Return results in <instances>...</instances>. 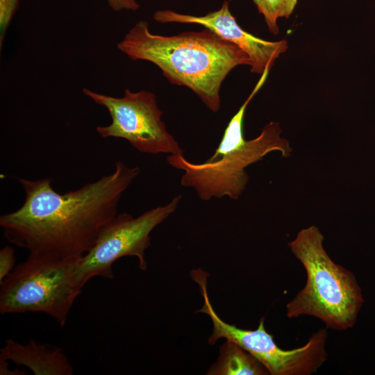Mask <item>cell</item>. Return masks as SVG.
<instances>
[{
    "mask_svg": "<svg viewBox=\"0 0 375 375\" xmlns=\"http://www.w3.org/2000/svg\"><path fill=\"white\" fill-rule=\"evenodd\" d=\"M19 0H0V47L10 22L17 9Z\"/></svg>",
    "mask_w": 375,
    "mask_h": 375,
    "instance_id": "4fadbf2b",
    "label": "cell"
},
{
    "mask_svg": "<svg viewBox=\"0 0 375 375\" xmlns=\"http://www.w3.org/2000/svg\"><path fill=\"white\" fill-rule=\"evenodd\" d=\"M297 0H260L258 12L263 15L269 30L273 34L278 33L277 19L288 18L294 10Z\"/></svg>",
    "mask_w": 375,
    "mask_h": 375,
    "instance_id": "7c38bea8",
    "label": "cell"
},
{
    "mask_svg": "<svg viewBox=\"0 0 375 375\" xmlns=\"http://www.w3.org/2000/svg\"><path fill=\"white\" fill-rule=\"evenodd\" d=\"M153 17L155 21L160 23L197 24L210 29L247 53L251 60V72L260 75L265 70H270L275 60L288 48L285 40L277 42L267 41L242 29L231 13L227 1L223 3L218 10L203 16L185 15L170 10H162L156 11Z\"/></svg>",
    "mask_w": 375,
    "mask_h": 375,
    "instance_id": "9c48e42d",
    "label": "cell"
},
{
    "mask_svg": "<svg viewBox=\"0 0 375 375\" xmlns=\"http://www.w3.org/2000/svg\"><path fill=\"white\" fill-rule=\"evenodd\" d=\"M117 47L131 60L156 65L171 83L189 88L214 112L220 108V88L228 73L251 65L242 49L206 28L164 36L152 33L141 20Z\"/></svg>",
    "mask_w": 375,
    "mask_h": 375,
    "instance_id": "7a4b0ae2",
    "label": "cell"
},
{
    "mask_svg": "<svg viewBox=\"0 0 375 375\" xmlns=\"http://www.w3.org/2000/svg\"><path fill=\"white\" fill-rule=\"evenodd\" d=\"M83 93L109 112L111 123L97 126L103 138L127 140L136 150L149 154H183L178 142L168 132L162 120V112L153 93L126 89L122 97H115L88 88Z\"/></svg>",
    "mask_w": 375,
    "mask_h": 375,
    "instance_id": "52a82bcc",
    "label": "cell"
},
{
    "mask_svg": "<svg viewBox=\"0 0 375 375\" xmlns=\"http://www.w3.org/2000/svg\"><path fill=\"white\" fill-rule=\"evenodd\" d=\"M210 375H264L269 372L254 356L236 343L226 340L217 362L207 373Z\"/></svg>",
    "mask_w": 375,
    "mask_h": 375,
    "instance_id": "8fae6325",
    "label": "cell"
},
{
    "mask_svg": "<svg viewBox=\"0 0 375 375\" xmlns=\"http://www.w3.org/2000/svg\"><path fill=\"white\" fill-rule=\"evenodd\" d=\"M269 70L265 71L254 89L229 121L222 138L212 156L202 163L187 160L183 154L169 155L167 162L183 171L181 185L193 188L199 198L208 201L212 197H228L238 199L249 181L246 168L272 151L287 158L292 153L289 141L281 136L276 122H270L258 136L246 140L243 122L246 109L266 81Z\"/></svg>",
    "mask_w": 375,
    "mask_h": 375,
    "instance_id": "3957f363",
    "label": "cell"
},
{
    "mask_svg": "<svg viewBox=\"0 0 375 375\" xmlns=\"http://www.w3.org/2000/svg\"><path fill=\"white\" fill-rule=\"evenodd\" d=\"M15 262V249L6 246L0 250V283L12 272Z\"/></svg>",
    "mask_w": 375,
    "mask_h": 375,
    "instance_id": "5bb4252c",
    "label": "cell"
},
{
    "mask_svg": "<svg viewBox=\"0 0 375 375\" xmlns=\"http://www.w3.org/2000/svg\"><path fill=\"white\" fill-rule=\"evenodd\" d=\"M140 171L117 161L111 174L64 194L55 191L49 178H19L24 201L1 215L3 235L29 253L81 258L117 215L122 196Z\"/></svg>",
    "mask_w": 375,
    "mask_h": 375,
    "instance_id": "6da1fadb",
    "label": "cell"
},
{
    "mask_svg": "<svg viewBox=\"0 0 375 375\" xmlns=\"http://www.w3.org/2000/svg\"><path fill=\"white\" fill-rule=\"evenodd\" d=\"M0 360L28 368L35 375H72L74 369L62 349L30 339L26 344L6 340Z\"/></svg>",
    "mask_w": 375,
    "mask_h": 375,
    "instance_id": "30bf717a",
    "label": "cell"
},
{
    "mask_svg": "<svg viewBox=\"0 0 375 375\" xmlns=\"http://www.w3.org/2000/svg\"><path fill=\"white\" fill-rule=\"evenodd\" d=\"M192 278L199 285L203 304L198 312L207 314L213 329L208 343L215 344L220 338L232 341L245 349L272 375H310L315 373L328 359L326 343L327 328L313 333L305 344L292 349H283L275 342L265 326V317L255 330H245L223 321L215 311L207 290L208 274L201 269H193Z\"/></svg>",
    "mask_w": 375,
    "mask_h": 375,
    "instance_id": "8992f818",
    "label": "cell"
},
{
    "mask_svg": "<svg viewBox=\"0 0 375 375\" xmlns=\"http://www.w3.org/2000/svg\"><path fill=\"white\" fill-rule=\"evenodd\" d=\"M182 196L168 203L147 210L137 217L128 213L117 215L101 232L94 246L82 256L76 274L81 285L95 276L113 278L112 267L125 256L138 260L141 270L147 267L144 251L150 246V234L177 208Z\"/></svg>",
    "mask_w": 375,
    "mask_h": 375,
    "instance_id": "ba28073f",
    "label": "cell"
},
{
    "mask_svg": "<svg viewBox=\"0 0 375 375\" xmlns=\"http://www.w3.org/2000/svg\"><path fill=\"white\" fill-rule=\"evenodd\" d=\"M80 258L29 253L0 283V312H42L65 326L83 288L76 274Z\"/></svg>",
    "mask_w": 375,
    "mask_h": 375,
    "instance_id": "5b68a950",
    "label": "cell"
},
{
    "mask_svg": "<svg viewBox=\"0 0 375 375\" xmlns=\"http://www.w3.org/2000/svg\"><path fill=\"white\" fill-rule=\"evenodd\" d=\"M110 7L115 10H136L139 8V4L135 0H107Z\"/></svg>",
    "mask_w": 375,
    "mask_h": 375,
    "instance_id": "9a60e30c",
    "label": "cell"
},
{
    "mask_svg": "<svg viewBox=\"0 0 375 375\" xmlns=\"http://www.w3.org/2000/svg\"><path fill=\"white\" fill-rule=\"evenodd\" d=\"M324 240L319 229L310 226L288 243L306 270V282L287 303L286 314L288 318L314 317L327 329L346 331L354 326L362 307V289L351 271L331 259Z\"/></svg>",
    "mask_w": 375,
    "mask_h": 375,
    "instance_id": "277c9868",
    "label": "cell"
},
{
    "mask_svg": "<svg viewBox=\"0 0 375 375\" xmlns=\"http://www.w3.org/2000/svg\"><path fill=\"white\" fill-rule=\"evenodd\" d=\"M253 1L256 3L257 8L260 6V0H253Z\"/></svg>",
    "mask_w": 375,
    "mask_h": 375,
    "instance_id": "2e32d148",
    "label": "cell"
}]
</instances>
